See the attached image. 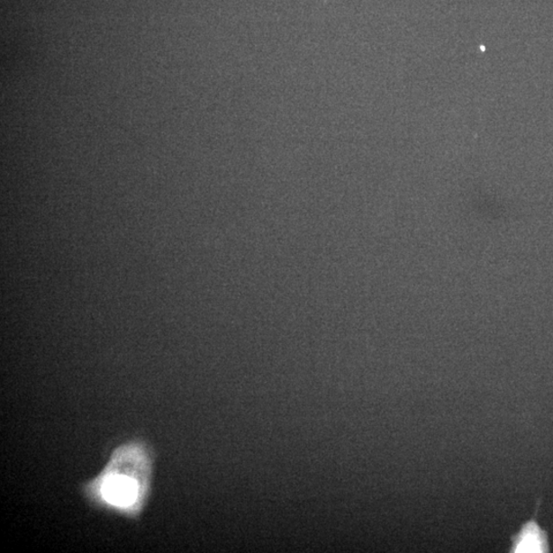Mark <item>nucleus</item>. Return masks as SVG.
I'll return each mask as SVG.
<instances>
[{
    "label": "nucleus",
    "mask_w": 553,
    "mask_h": 553,
    "mask_svg": "<svg viewBox=\"0 0 553 553\" xmlns=\"http://www.w3.org/2000/svg\"><path fill=\"white\" fill-rule=\"evenodd\" d=\"M549 536L535 518L522 524L519 532L512 537L510 552H548Z\"/></svg>",
    "instance_id": "2"
},
{
    "label": "nucleus",
    "mask_w": 553,
    "mask_h": 553,
    "mask_svg": "<svg viewBox=\"0 0 553 553\" xmlns=\"http://www.w3.org/2000/svg\"><path fill=\"white\" fill-rule=\"evenodd\" d=\"M153 456L140 440L118 447L98 476L84 485L82 493L94 506L138 517L151 491Z\"/></svg>",
    "instance_id": "1"
}]
</instances>
